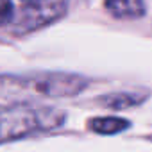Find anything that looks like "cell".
Masks as SVG:
<instances>
[{"mask_svg": "<svg viewBox=\"0 0 152 152\" xmlns=\"http://www.w3.org/2000/svg\"><path fill=\"white\" fill-rule=\"evenodd\" d=\"M88 127L93 132L99 134H118L129 127V122L124 118H115V116H102V118H91L88 122Z\"/></svg>", "mask_w": 152, "mask_h": 152, "instance_id": "cell-5", "label": "cell"}, {"mask_svg": "<svg viewBox=\"0 0 152 152\" xmlns=\"http://www.w3.org/2000/svg\"><path fill=\"white\" fill-rule=\"evenodd\" d=\"M15 16V11H13V4H11V0H2V18H0V22H2L4 27H7L11 23Z\"/></svg>", "mask_w": 152, "mask_h": 152, "instance_id": "cell-7", "label": "cell"}, {"mask_svg": "<svg viewBox=\"0 0 152 152\" xmlns=\"http://www.w3.org/2000/svg\"><path fill=\"white\" fill-rule=\"evenodd\" d=\"M22 2H29V0H22Z\"/></svg>", "mask_w": 152, "mask_h": 152, "instance_id": "cell-8", "label": "cell"}, {"mask_svg": "<svg viewBox=\"0 0 152 152\" xmlns=\"http://www.w3.org/2000/svg\"><path fill=\"white\" fill-rule=\"evenodd\" d=\"M143 100H145V95H140V93H111L100 99L99 102L109 109H129L141 104Z\"/></svg>", "mask_w": 152, "mask_h": 152, "instance_id": "cell-6", "label": "cell"}, {"mask_svg": "<svg viewBox=\"0 0 152 152\" xmlns=\"http://www.w3.org/2000/svg\"><path fill=\"white\" fill-rule=\"evenodd\" d=\"M61 116L52 107H43V111L31 107L29 104H15L2 109L0 115V138L2 141L23 138L34 131L59 125Z\"/></svg>", "mask_w": 152, "mask_h": 152, "instance_id": "cell-1", "label": "cell"}, {"mask_svg": "<svg viewBox=\"0 0 152 152\" xmlns=\"http://www.w3.org/2000/svg\"><path fill=\"white\" fill-rule=\"evenodd\" d=\"M68 0H29V4L11 20V32L23 36L47 27L64 16Z\"/></svg>", "mask_w": 152, "mask_h": 152, "instance_id": "cell-2", "label": "cell"}, {"mask_svg": "<svg viewBox=\"0 0 152 152\" xmlns=\"http://www.w3.org/2000/svg\"><path fill=\"white\" fill-rule=\"evenodd\" d=\"M18 83L47 97H75L88 86V79L81 77V75L61 72L27 75L25 79H20Z\"/></svg>", "mask_w": 152, "mask_h": 152, "instance_id": "cell-3", "label": "cell"}, {"mask_svg": "<svg viewBox=\"0 0 152 152\" xmlns=\"http://www.w3.org/2000/svg\"><path fill=\"white\" fill-rule=\"evenodd\" d=\"M104 6L111 16L120 20L141 18L145 15L143 0H106Z\"/></svg>", "mask_w": 152, "mask_h": 152, "instance_id": "cell-4", "label": "cell"}]
</instances>
